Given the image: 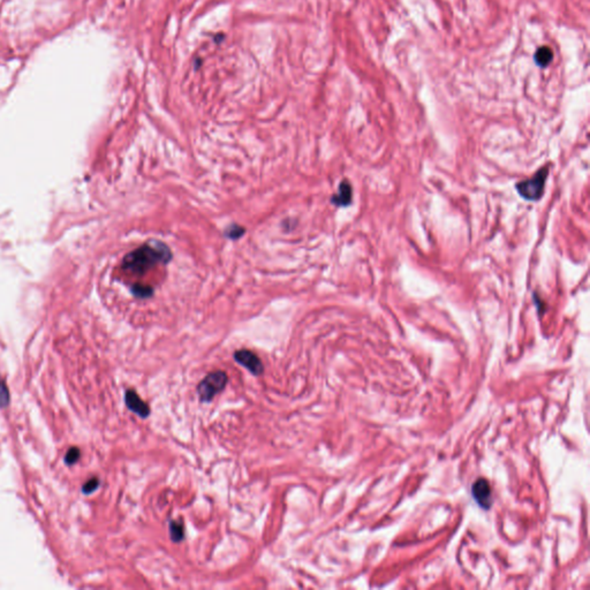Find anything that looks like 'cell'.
Masks as SVG:
<instances>
[{"label": "cell", "instance_id": "obj_1", "mask_svg": "<svg viewBox=\"0 0 590 590\" xmlns=\"http://www.w3.org/2000/svg\"><path fill=\"white\" fill-rule=\"evenodd\" d=\"M172 258V253L163 242L152 241L130 251L122 260L121 269L128 275L141 277L158 264H166Z\"/></svg>", "mask_w": 590, "mask_h": 590}, {"label": "cell", "instance_id": "obj_2", "mask_svg": "<svg viewBox=\"0 0 590 590\" xmlns=\"http://www.w3.org/2000/svg\"><path fill=\"white\" fill-rule=\"evenodd\" d=\"M228 377L224 371H213L199 384L198 393L201 401H211L218 393L224 390Z\"/></svg>", "mask_w": 590, "mask_h": 590}, {"label": "cell", "instance_id": "obj_3", "mask_svg": "<svg viewBox=\"0 0 590 590\" xmlns=\"http://www.w3.org/2000/svg\"><path fill=\"white\" fill-rule=\"evenodd\" d=\"M549 171L546 168L541 169L538 172L528 180L521 181L516 185V190L525 200L536 201L540 200L544 191V186L548 178Z\"/></svg>", "mask_w": 590, "mask_h": 590}, {"label": "cell", "instance_id": "obj_4", "mask_svg": "<svg viewBox=\"0 0 590 590\" xmlns=\"http://www.w3.org/2000/svg\"><path fill=\"white\" fill-rule=\"evenodd\" d=\"M234 360L247 368L251 374L259 376L263 374L264 367L260 358L249 349H240L234 353Z\"/></svg>", "mask_w": 590, "mask_h": 590}, {"label": "cell", "instance_id": "obj_5", "mask_svg": "<svg viewBox=\"0 0 590 590\" xmlns=\"http://www.w3.org/2000/svg\"><path fill=\"white\" fill-rule=\"evenodd\" d=\"M472 493L477 504L482 508L488 510V508L491 507V504H493V494H491V488L488 481L484 480V478H478V480L473 484Z\"/></svg>", "mask_w": 590, "mask_h": 590}, {"label": "cell", "instance_id": "obj_6", "mask_svg": "<svg viewBox=\"0 0 590 590\" xmlns=\"http://www.w3.org/2000/svg\"><path fill=\"white\" fill-rule=\"evenodd\" d=\"M125 400H126L127 407L129 408L132 412L138 414L139 416L148 417L149 415H150V408H149L148 404L144 403V401L141 399L138 393H136L135 391L128 390L126 392Z\"/></svg>", "mask_w": 590, "mask_h": 590}, {"label": "cell", "instance_id": "obj_7", "mask_svg": "<svg viewBox=\"0 0 590 590\" xmlns=\"http://www.w3.org/2000/svg\"><path fill=\"white\" fill-rule=\"evenodd\" d=\"M332 202L338 207H346L352 202V186L348 181H343L339 186L338 194L332 198Z\"/></svg>", "mask_w": 590, "mask_h": 590}, {"label": "cell", "instance_id": "obj_8", "mask_svg": "<svg viewBox=\"0 0 590 590\" xmlns=\"http://www.w3.org/2000/svg\"><path fill=\"white\" fill-rule=\"evenodd\" d=\"M552 59H553L552 51H551L550 48H546V46H542V48L538 49L535 54V61L537 65L541 67L548 66L549 63L552 61Z\"/></svg>", "mask_w": 590, "mask_h": 590}, {"label": "cell", "instance_id": "obj_9", "mask_svg": "<svg viewBox=\"0 0 590 590\" xmlns=\"http://www.w3.org/2000/svg\"><path fill=\"white\" fill-rule=\"evenodd\" d=\"M170 534L172 541L178 543L181 542L185 537V527L180 521H171L170 523Z\"/></svg>", "mask_w": 590, "mask_h": 590}, {"label": "cell", "instance_id": "obj_10", "mask_svg": "<svg viewBox=\"0 0 590 590\" xmlns=\"http://www.w3.org/2000/svg\"><path fill=\"white\" fill-rule=\"evenodd\" d=\"M133 293H134L138 298H149L152 295V287L143 284H135L133 286Z\"/></svg>", "mask_w": 590, "mask_h": 590}, {"label": "cell", "instance_id": "obj_11", "mask_svg": "<svg viewBox=\"0 0 590 590\" xmlns=\"http://www.w3.org/2000/svg\"><path fill=\"white\" fill-rule=\"evenodd\" d=\"M8 401H10V395H8V390L5 385V383L3 382V379L0 378V407H6L8 405Z\"/></svg>", "mask_w": 590, "mask_h": 590}, {"label": "cell", "instance_id": "obj_12", "mask_svg": "<svg viewBox=\"0 0 590 590\" xmlns=\"http://www.w3.org/2000/svg\"><path fill=\"white\" fill-rule=\"evenodd\" d=\"M245 233V230L240 226L238 225H233L231 226V227L226 231V234H227V237L231 239H237V238H240L241 235Z\"/></svg>", "mask_w": 590, "mask_h": 590}, {"label": "cell", "instance_id": "obj_13", "mask_svg": "<svg viewBox=\"0 0 590 590\" xmlns=\"http://www.w3.org/2000/svg\"><path fill=\"white\" fill-rule=\"evenodd\" d=\"M97 485H98V482L96 480H93V481H91L90 483H89V484L85 485L84 489H85V491H92L93 489L96 488Z\"/></svg>", "mask_w": 590, "mask_h": 590}]
</instances>
